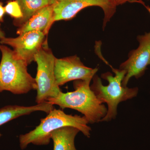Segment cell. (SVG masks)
I'll list each match as a JSON object with an SVG mask.
<instances>
[{"label":"cell","instance_id":"277c9868","mask_svg":"<svg viewBox=\"0 0 150 150\" xmlns=\"http://www.w3.org/2000/svg\"><path fill=\"white\" fill-rule=\"evenodd\" d=\"M0 51V92L8 91L23 94L36 90L35 79L28 71L27 64L17 58L13 50L7 46L1 44Z\"/></svg>","mask_w":150,"mask_h":150},{"label":"cell","instance_id":"4fadbf2b","mask_svg":"<svg viewBox=\"0 0 150 150\" xmlns=\"http://www.w3.org/2000/svg\"><path fill=\"white\" fill-rule=\"evenodd\" d=\"M18 3L23 14L20 19L14 20L13 24L19 27L25 24L41 8L54 4L55 0H16Z\"/></svg>","mask_w":150,"mask_h":150},{"label":"cell","instance_id":"8992f818","mask_svg":"<svg viewBox=\"0 0 150 150\" xmlns=\"http://www.w3.org/2000/svg\"><path fill=\"white\" fill-rule=\"evenodd\" d=\"M91 6L99 7L103 11L104 29L116 11L117 6L113 0H55L52 24L59 21L72 19L81 11Z\"/></svg>","mask_w":150,"mask_h":150},{"label":"cell","instance_id":"5b68a950","mask_svg":"<svg viewBox=\"0 0 150 150\" xmlns=\"http://www.w3.org/2000/svg\"><path fill=\"white\" fill-rule=\"evenodd\" d=\"M48 43L46 38L34 59L37 65L35 78L37 84L35 102L37 104L56 97L62 91L56 83L54 74L56 58Z\"/></svg>","mask_w":150,"mask_h":150},{"label":"cell","instance_id":"30bf717a","mask_svg":"<svg viewBox=\"0 0 150 150\" xmlns=\"http://www.w3.org/2000/svg\"><path fill=\"white\" fill-rule=\"evenodd\" d=\"M54 4L47 6L35 13L23 25L18 27L17 34L20 35L29 31H38L47 35L52 25Z\"/></svg>","mask_w":150,"mask_h":150},{"label":"cell","instance_id":"7a4b0ae2","mask_svg":"<svg viewBox=\"0 0 150 150\" xmlns=\"http://www.w3.org/2000/svg\"><path fill=\"white\" fill-rule=\"evenodd\" d=\"M84 116L67 114L61 109L54 108L45 118L40 120V124L27 134L19 136L20 146L24 149L28 145H46L50 143L53 131L67 126L77 128L84 135L89 138L91 129Z\"/></svg>","mask_w":150,"mask_h":150},{"label":"cell","instance_id":"5bb4252c","mask_svg":"<svg viewBox=\"0 0 150 150\" xmlns=\"http://www.w3.org/2000/svg\"><path fill=\"white\" fill-rule=\"evenodd\" d=\"M6 13H7L14 20H19L23 17L22 12L18 3L16 1H11L4 6Z\"/></svg>","mask_w":150,"mask_h":150},{"label":"cell","instance_id":"e0dca14e","mask_svg":"<svg viewBox=\"0 0 150 150\" xmlns=\"http://www.w3.org/2000/svg\"><path fill=\"white\" fill-rule=\"evenodd\" d=\"M1 22H0V41L6 37L5 33L1 28Z\"/></svg>","mask_w":150,"mask_h":150},{"label":"cell","instance_id":"2e32d148","mask_svg":"<svg viewBox=\"0 0 150 150\" xmlns=\"http://www.w3.org/2000/svg\"><path fill=\"white\" fill-rule=\"evenodd\" d=\"M4 7L3 6L2 4L0 3V22H2L4 15L5 13Z\"/></svg>","mask_w":150,"mask_h":150},{"label":"cell","instance_id":"6da1fadb","mask_svg":"<svg viewBox=\"0 0 150 150\" xmlns=\"http://www.w3.org/2000/svg\"><path fill=\"white\" fill-rule=\"evenodd\" d=\"M91 80H76L74 82V91L63 93L48 100L62 109L69 108L83 114L89 123L100 122L107 112V108L94 93L90 87Z\"/></svg>","mask_w":150,"mask_h":150},{"label":"cell","instance_id":"d6986e66","mask_svg":"<svg viewBox=\"0 0 150 150\" xmlns=\"http://www.w3.org/2000/svg\"><path fill=\"white\" fill-rule=\"evenodd\" d=\"M1 136H2V134H1V133H0V137H1Z\"/></svg>","mask_w":150,"mask_h":150},{"label":"cell","instance_id":"7c38bea8","mask_svg":"<svg viewBox=\"0 0 150 150\" xmlns=\"http://www.w3.org/2000/svg\"><path fill=\"white\" fill-rule=\"evenodd\" d=\"M77 128L67 126L51 133V139L54 143V150H77L75 147V137L79 132Z\"/></svg>","mask_w":150,"mask_h":150},{"label":"cell","instance_id":"3957f363","mask_svg":"<svg viewBox=\"0 0 150 150\" xmlns=\"http://www.w3.org/2000/svg\"><path fill=\"white\" fill-rule=\"evenodd\" d=\"M110 67L115 74L114 76L109 72L101 75V78L108 81V85H103L100 78L96 74L93 78V83L90 86L97 98L103 103H107L108 107L106 115L100 122H108L115 119L119 103L134 98L137 96L139 92L137 87L129 88L122 86L126 71L114 69L111 66Z\"/></svg>","mask_w":150,"mask_h":150},{"label":"cell","instance_id":"52a82bcc","mask_svg":"<svg viewBox=\"0 0 150 150\" xmlns=\"http://www.w3.org/2000/svg\"><path fill=\"white\" fill-rule=\"evenodd\" d=\"M137 39L139 42L138 48L130 51L128 59L119 67L120 69L126 72L122 82L124 87H127L131 78L142 77L147 69L148 66L150 65V32L138 35Z\"/></svg>","mask_w":150,"mask_h":150},{"label":"cell","instance_id":"9a60e30c","mask_svg":"<svg viewBox=\"0 0 150 150\" xmlns=\"http://www.w3.org/2000/svg\"><path fill=\"white\" fill-rule=\"evenodd\" d=\"M113 1L117 6L123 4L127 2H139L142 4H144L142 0H113Z\"/></svg>","mask_w":150,"mask_h":150},{"label":"cell","instance_id":"9c48e42d","mask_svg":"<svg viewBox=\"0 0 150 150\" xmlns=\"http://www.w3.org/2000/svg\"><path fill=\"white\" fill-rule=\"evenodd\" d=\"M46 35L40 31H29L16 38L5 37L0 41V43L11 46L17 58L28 65L34 62L35 55L46 40Z\"/></svg>","mask_w":150,"mask_h":150},{"label":"cell","instance_id":"8fae6325","mask_svg":"<svg viewBox=\"0 0 150 150\" xmlns=\"http://www.w3.org/2000/svg\"><path fill=\"white\" fill-rule=\"evenodd\" d=\"M54 105L48 101H45L30 106L17 105L4 106L0 108V126L22 115H29L35 111H43L48 113L54 109Z\"/></svg>","mask_w":150,"mask_h":150},{"label":"cell","instance_id":"ac0fdd59","mask_svg":"<svg viewBox=\"0 0 150 150\" xmlns=\"http://www.w3.org/2000/svg\"><path fill=\"white\" fill-rule=\"evenodd\" d=\"M143 4L144 5V6L145 7H146V8L147 9L148 11L149 12V13L150 14V7H149V6H146L144 4Z\"/></svg>","mask_w":150,"mask_h":150},{"label":"cell","instance_id":"ba28073f","mask_svg":"<svg viewBox=\"0 0 150 150\" xmlns=\"http://www.w3.org/2000/svg\"><path fill=\"white\" fill-rule=\"evenodd\" d=\"M98 71L86 67L77 55L55 60L54 74L57 85H64L72 81L92 80Z\"/></svg>","mask_w":150,"mask_h":150}]
</instances>
